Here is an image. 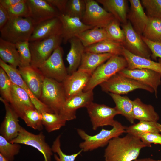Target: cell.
Returning a JSON list of instances; mask_svg holds the SVG:
<instances>
[{
  "mask_svg": "<svg viewBox=\"0 0 161 161\" xmlns=\"http://www.w3.org/2000/svg\"><path fill=\"white\" fill-rule=\"evenodd\" d=\"M150 147L140 138L127 133L123 137L111 139L104 153L105 161H133L137 159L141 149Z\"/></svg>",
  "mask_w": 161,
  "mask_h": 161,
  "instance_id": "1",
  "label": "cell"
},
{
  "mask_svg": "<svg viewBox=\"0 0 161 161\" xmlns=\"http://www.w3.org/2000/svg\"><path fill=\"white\" fill-rule=\"evenodd\" d=\"M112 127L110 130L102 128L99 132L94 135H89L82 129H77L78 134L84 140L79 144V148L83 151L86 152L103 147L107 145L112 139L126 133V126L117 121L115 120Z\"/></svg>",
  "mask_w": 161,
  "mask_h": 161,
  "instance_id": "2",
  "label": "cell"
},
{
  "mask_svg": "<svg viewBox=\"0 0 161 161\" xmlns=\"http://www.w3.org/2000/svg\"><path fill=\"white\" fill-rule=\"evenodd\" d=\"M35 27L29 17L10 18L6 24L0 29V38L14 44L29 41Z\"/></svg>",
  "mask_w": 161,
  "mask_h": 161,
  "instance_id": "3",
  "label": "cell"
},
{
  "mask_svg": "<svg viewBox=\"0 0 161 161\" xmlns=\"http://www.w3.org/2000/svg\"><path fill=\"white\" fill-rule=\"evenodd\" d=\"M127 66V62L123 56L113 55L95 70L83 91H92L96 86L107 81Z\"/></svg>",
  "mask_w": 161,
  "mask_h": 161,
  "instance_id": "4",
  "label": "cell"
},
{
  "mask_svg": "<svg viewBox=\"0 0 161 161\" xmlns=\"http://www.w3.org/2000/svg\"><path fill=\"white\" fill-rule=\"evenodd\" d=\"M39 99L54 113L59 114L66 100L62 82L45 77Z\"/></svg>",
  "mask_w": 161,
  "mask_h": 161,
  "instance_id": "5",
  "label": "cell"
},
{
  "mask_svg": "<svg viewBox=\"0 0 161 161\" xmlns=\"http://www.w3.org/2000/svg\"><path fill=\"white\" fill-rule=\"evenodd\" d=\"M102 90L106 92L121 95L128 93L137 89L154 92L150 86L134 79L126 77L118 72L101 84Z\"/></svg>",
  "mask_w": 161,
  "mask_h": 161,
  "instance_id": "6",
  "label": "cell"
},
{
  "mask_svg": "<svg viewBox=\"0 0 161 161\" xmlns=\"http://www.w3.org/2000/svg\"><path fill=\"white\" fill-rule=\"evenodd\" d=\"M62 42L61 35H55L42 40L29 42L31 55L30 65L38 68Z\"/></svg>",
  "mask_w": 161,
  "mask_h": 161,
  "instance_id": "7",
  "label": "cell"
},
{
  "mask_svg": "<svg viewBox=\"0 0 161 161\" xmlns=\"http://www.w3.org/2000/svg\"><path fill=\"white\" fill-rule=\"evenodd\" d=\"M63 51L61 46L38 68L44 76L62 82L68 75L63 59Z\"/></svg>",
  "mask_w": 161,
  "mask_h": 161,
  "instance_id": "8",
  "label": "cell"
},
{
  "mask_svg": "<svg viewBox=\"0 0 161 161\" xmlns=\"http://www.w3.org/2000/svg\"><path fill=\"white\" fill-rule=\"evenodd\" d=\"M86 108L94 130L99 127L107 126L113 127L115 121L114 117L120 114L115 107H111L93 102Z\"/></svg>",
  "mask_w": 161,
  "mask_h": 161,
  "instance_id": "9",
  "label": "cell"
},
{
  "mask_svg": "<svg viewBox=\"0 0 161 161\" xmlns=\"http://www.w3.org/2000/svg\"><path fill=\"white\" fill-rule=\"evenodd\" d=\"M86 10L81 21L94 27L105 28L114 18L113 16L94 0H85Z\"/></svg>",
  "mask_w": 161,
  "mask_h": 161,
  "instance_id": "10",
  "label": "cell"
},
{
  "mask_svg": "<svg viewBox=\"0 0 161 161\" xmlns=\"http://www.w3.org/2000/svg\"><path fill=\"white\" fill-rule=\"evenodd\" d=\"M124 34L122 44L124 48L132 54L151 59V53L143 40L141 36L134 30L130 22L121 24Z\"/></svg>",
  "mask_w": 161,
  "mask_h": 161,
  "instance_id": "11",
  "label": "cell"
},
{
  "mask_svg": "<svg viewBox=\"0 0 161 161\" xmlns=\"http://www.w3.org/2000/svg\"><path fill=\"white\" fill-rule=\"evenodd\" d=\"M42 132L35 134L27 131L21 126L17 136L11 141L12 143H17L31 146L36 149L43 155L44 161H51L52 151L45 141Z\"/></svg>",
  "mask_w": 161,
  "mask_h": 161,
  "instance_id": "12",
  "label": "cell"
},
{
  "mask_svg": "<svg viewBox=\"0 0 161 161\" xmlns=\"http://www.w3.org/2000/svg\"><path fill=\"white\" fill-rule=\"evenodd\" d=\"M30 18L34 24L37 25L46 20L58 17V10L47 0H26Z\"/></svg>",
  "mask_w": 161,
  "mask_h": 161,
  "instance_id": "13",
  "label": "cell"
},
{
  "mask_svg": "<svg viewBox=\"0 0 161 161\" xmlns=\"http://www.w3.org/2000/svg\"><path fill=\"white\" fill-rule=\"evenodd\" d=\"M92 91H83L66 100L59 114L66 121L76 118L77 110L86 107L93 102Z\"/></svg>",
  "mask_w": 161,
  "mask_h": 161,
  "instance_id": "14",
  "label": "cell"
},
{
  "mask_svg": "<svg viewBox=\"0 0 161 161\" xmlns=\"http://www.w3.org/2000/svg\"><path fill=\"white\" fill-rule=\"evenodd\" d=\"M118 73L120 75L148 86L154 90L157 97L158 88L161 84V73L147 69H130L124 68Z\"/></svg>",
  "mask_w": 161,
  "mask_h": 161,
  "instance_id": "15",
  "label": "cell"
},
{
  "mask_svg": "<svg viewBox=\"0 0 161 161\" xmlns=\"http://www.w3.org/2000/svg\"><path fill=\"white\" fill-rule=\"evenodd\" d=\"M0 100L4 106L6 112L1 125L0 133L10 142L17 136L21 129V126L19 123V117L8 102L1 97Z\"/></svg>",
  "mask_w": 161,
  "mask_h": 161,
  "instance_id": "16",
  "label": "cell"
},
{
  "mask_svg": "<svg viewBox=\"0 0 161 161\" xmlns=\"http://www.w3.org/2000/svg\"><path fill=\"white\" fill-rule=\"evenodd\" d=\"M0 66L5 71L13 83L21 87L26 92L37 110L41 113L44 112L54 113L34 95L23 80L17 69L5 63L1 59Z\"/></svg>",
  "mask_w": 161,
  "mask_h": 161,
  "instance_id": "17",
  "label": "cell"
},
{
  "mask_svg": "<svg viewBox=\"0 0 161 161\" xmlns=\"http://www.w3.org/2000/svg\"><path fill=\"white\" fill-rule=\"evenodd\" d=\"M58 17L62 23L61 35L64 44H67L71 38L93 28L86 24L78 18L71 17L65 14H60Z\"/></svg>",
  "mask_w": 161,
  "mask_h": 161,
  "instance_id": "18",
  "label": "cell"
},
{
  "mask_svg": "<svg viewBox=\"0 0 161 161\" xmlns=\"http://www.w3.org/2000/svg\"><path fill=\"white\" fill-rule=\"evenodd\" d=\"M91 76L86 72L78 70L68 75L62 82L66 100L83 92Z\"/></svg>",
  "mask_w": 161,
  "mask_h": 161,
  "instance_id": "19",
  "label": "cell"
},
{
  "mask_svg": "<svg viewBox=\"0 0 161 161\" xmlns=\"http://www.w3.org/2000/svg\"><path fill=\"white\" fill-rule=\"evenodd\" d=\"M62 25L58 17L44 21L35 27L29 42L40 41L58 35H61Z\"/></svg>",
  "mask_w": 161,
  "mask_h": 161,
  "instance_id": "20",
  "label": "cell"
},
{
  "mask_svg": "<svg viewBox=\"0 0 161 161\" xmlns=\"http://www.w3.org/2000/svg\"><path fill=\"white\" fill-rule=\"evenodd\" d=\"M18 69L29 88L39 99L45 77L38 68L30 65L27 66H19Z\"/></svg>",
  "mask_w": 161,
  "mask_h": 161,
  "instance_id": "21",
  "label": "cell"
},
{
  "mask_svg": "<svg viewBox=\"0 0 161 161\" xmlns=\"http://www.w3.org/2000/svg\"><path fill=\"white\" fill-rule=\"evenodd\" d=\"M130 6L127 18L135 30L141 36L148 23V17L145 12L139 0H129Z\"/></svg>",
  "mask_w": 161,
  "mask_h": 161,
  "instance_id": "22",
  "label": "cell"
},
{
  "mask_svg": "<svg viewBox=\"0 0 161 161\" xmlns=\"http://www.w3.org/2000/svg\"><path fill=\"white\" fill-rule=\"evenodd\" d=\"M9 103L19 117L21 119L25 111L35 109L26 92L13 82L11 99Z\"/></svg>",
  "mask_w": 161,
  "mask_h": 161,
  "instance_id": "23",
  "label": "cell"
},
{
  "mask_svg": "<svg viewBox=\"0 0 161 161\" xmlns=\"http://www.w3.org/2000/svg\"><path fill=\"white\" fill-rule=\"evenodd\" d=\"M123 56L127 62V68L129 69H147L161 73V58L159 59L158 62H155L151 59L134 55L124 48Z\"/></svg>",
  "mask_w": 161,
  "mask_h": 161,
  "instance_id": "24",
  "label": "cell"
},
{
  "mask_svg": "<svg viewBox=\"0 0 161 161\" xmlns=\"http://www.w3.org/2000/svg\"><path fill=\"white\" fill-rule=\"evenodd\" d=\"M69 42L70 44V49L66 59L69 64L67 70L69 75L78 70L85 52V47L76 37L71 38Z\"/></svg>",
  "mask_w": 161,
  "mask_h": 161,
  "instance_id": "25",
  "label": "cell"
},
{
  "mask_svg": "<svg viewBox=\"0 0 161 161\" xmlns=\"http://www.w3.org/2000/svg\"><path fill=\"white\" fill-rule=\"evenodd\" d=\"M113 55L109 53H96L88 52L83 53L80 64L78 70L86 72L91 75L100 65Z\"/></svg>",
  "mask_w": 161,
  "mask_h": 161,
  "instance_id": "26",
  "label": "cell"
},
{
  "mask_svg": "<svg viewBox=\"0 0 161 161\" xmlns=\"http://www.w3.org/2000/svg\"><path fill=\"white\" fill-rule=\"evenodd\" d=\"M102 4L104 8L111 13L122 24L128 21L129 10L128 1L126 0H96Z\"/></svg>",
  "mask_w": 161,
  "mask_h": 161,
  "instance_id": "27",
  "label": "cell"
},
{
  "mask_svg": "<svg viewBox=\"0 0 161 161\" xmlns=\"http://www.w3.org/2000/svg\"><path fill=\"white\" fill-rule=\"evenodd\" d=\"M133 114L135 120L139 121L157 122L160 117L153 106L143 103L137 98L133 101Z\"/></svg>",
  "mask_w": 161,
  "mask_h": 161,
  "instance_id": "28",
  "label": "cell"
},
{
  "mask_svg": "<svg viewBox=\"0 0 161 161\" xmlns=\"http://www.w3.org/2000/svg\"><path fill=\"white\" fill-rule=\"evenodd\" d=\"M0 59L6 63L17 69L20 64L19 55L15 44L5 41L0 38Z\"/></svg>",
  "mask_w": 161,
  "mask_h": 161,
  "instance_id": "29",
  "label": "cell"
},
{
  "mask_svg": "<svg viewBox=\"0 0 161 161\" xmlns=\"http://www.w3.org/2000/svg\"><path fill=\"white\" fill-rule=\"evenodd\" d=\"M123 48L122 43L107 40L85 47V52L96 53H109L123 56Z\"/></svg>",
  "mask_w": 161,
  "mask_h": 161,
  "instance_id": "30",
  "label": "cell"
},
{
  "mask_svg": "<svg viewBox=\"0 0 161 161\" xmlns=\"http://www.w3.org/2000/svg\"><path fill=\"white\" fill-rule=\"evenodd\" d=\"M76 37L80 40L85 47L104 40H111L105 28L98 27L87 30Z\"/></svg>",
  "mask_w": 161,
  "mask_h": 161,
  "instance_id": "31",
  "label": "cell"
},
{
  "mask_svg": "<svg viewBox=\"0 0 161 161\" xmlns=\"http://www.w3.org/2000/svg\"><path fill=\"white\" fill-rule=\"evenodd\" d=\"M115 104L120 114L124 116L131 124H134L135 119L133 114V101L126 96L109 93Z\"/></svg>",
  "mask_w": 161,
  "mask_h": 161,
  "instance_id": "32",
  "label": "cell"
},
{
  "mask_svg": "<svg viewBox=\"0 0 161 161\" xmlns=\"http://www.w3.org/2000/svg\"><path fill=\"white\" fill-rule=\"evenodd\" d=\"M126 133L139 137L148 133H161V124L157 122L139 121L137 123L126 126Z\"/></svg>",
  "mask_w": 161,
  "mask_h": 161,
  "instance_id": "33",
  "label": "cell"
},
{
  "mask_svg": "<svg viewBox=\"0 0 161 161\" xmlns=\"http://www.w3.org/2000/svg\"><path fill=\"white\" fill-rule=\"evenodd\" d=\"M142 36L150 41H161V19L148 16Z\"/></svg>",
  "mask_w": 161,
  "mask_h": 161,
  "instance_id": "34",
  "label": "cell"
},
{
  "mask_svg": "<svg viewBox=\"0 0 161 161\" xmlns=\"http://www.w3.org/2000/svg\"><path fill=\"white\" fill-rule=\"evenodd\" d=\"M41 114L43 125L48 132L59 130L66 125V121L59 114L44 112Z\"/></svg>",
  "mask_w": 161,
  "mask_h": 161,
  "instance_id": "35",
  "label": "cell"
},
{
  "mask_svg": "<svg viewBox=\"0 0 161 161\" xmlns=\"http://www.w3.org/2000/svg\"><path fill=\"white\" fill-rule=\"evenodd\" d=\"M42 119L41 113L36 109L25 111L21 118L27 126L39 131L43 128Z\"/></svg>",
  "mask_w": 161,
  "mask_h": 161,
  "instance_id": "36",
  "label": "cell"
},
{
  "mask_svg": "<svg viewBox=\"0 0 161 161\" xmlns=\"http://www.w3.org/2000/svg\"><path fill=\"white\" fill-rule=\"evenodd\" d=\"M19 144L12 143L1 135H0V154L7 161H13L14 156L19 152Z\"/></svg>",
  "mask_w": 161,
  "mask_h": 161,
  "instance_id": "37",
  "label": "cell"
},
{
  "mask_svg": "<svg viewBox=\"0 0 161 161\" xmlns=\"http://www.w3.org/2000/svg\"><path fill=\"white\" fill-rule=\"evenodd\" d=\"M86 7L85 0H68L65 14L82 19Z\"/></svg>",
  "mask_w": 161,
  "mask_h": 161,
  "instance_id": "38",
  "label": "cell"
},
{
  "mask_svg": "<svg viewBox=\"0 0 161 161\" xmlns=\"http://www.w3.org/2000/svg\"><path fill=\"white\" fill-rule=\"evenodd\" d=\"M120 22L115 18L105 28L111 40L123 44L124 39V32L120 27Z\"/></svg>",
  "mask_w": 161,
  "mask_h": 161,
  "instance_id": "39",
  "label": "cell"
},
{
  "mask_svg": "<svg viewBox=\"0 0 161 161\" xmlns=\"http://www.w3.org/2000/svg\"><path fill=\"white\" fill-rule=\"evenodd\" d=\"M12 82L5 71L0 67V91L1 97L10 103L11 99Z\"/></svg>",
  "mask_w": 161,
  "mask_h": 161,
  "instance_id": "40",
  "label": "cell"
},
{
  "mask_svg": "<svg viewBox=\"0 0 161 161\" xmlns=\"http://www.w3.org/2000/svg\"><path fill=\"white\" fill-rule=\"evenodd\" d=\"M61 135H58L53 142L51 149L53 152L56 153L59 157L56 154H54L55 159L56 161H75L77 157L83 151L80 150L76 153L71 155H67L64 153L61 148L60 138Z\"/></svg>",
  "mask_w": 161,
  "mask_h": 161,
  "instance_id": "41",
  "label": "cell"
},
{
  "mask_svg": "<svg viewBox=\"0 0 161 161\" xmlns=\"http://www.w3.org/2000/svg\"><path fill=\"white\" fill-rule=\"evenodd\" d=\"M15 45L20 56V64L19 66H30L31 62V55L29 41L19 42L16 43Z\"/></svg>",
  "mask_w": 161,
  "mask_h": 161,
  "instance_id": "42",
  "label": "cell"
},
{
  "mask_svg": "<svg viewBox=\"0 0 161 161\" xmlns=\"http://www.w3.org/2000/svg\"><path fill=\"white\" fill-rule=\"evenodd\" d=\"M148 16L161 19V0H141Z\"/></svg>",
  "mask_w": 161,
  "mask_h": 161,
  "instance_id": "43",
  "label": "cell"
},
{
  "mask_svg": "<svg viewBox=\"0 0 161 161\" xmlns=\"http://www.w3.org/2000/svg\"><path fill=\"white\" fill-rule=\"evenodd\" d=\"M6 10L10 18L29 17V10L26 0H22L20 2Z\"/></svg>",
  "mask_w": 161,
  "mask_h": 161,
  "instance_id": "44",
  "label": "cell"
},
{
  "mask_svg": "<svg viewBox=\"0 0 161 161\" xmlns=\"http://www.w3.org/2000/svg\"><path fill=\"white\" fill-rule=\"evenodd\" d=\"M141 37L151 52V58L154 60H156L158 57L161 58V41H153L142 36Z\"/></svg>",
  "mask_w": 161,
  "mask_h": 161,
  "instance_id": "45",
  "label": "cell"
},
{
  "mask_svg": "<svg viewBox=\"0 0 161 161\" xmlns=\"http://www.w3.org/2000/svg\"><path fill=\"white\" fill-rule=\"evenodd\" d=\"M138 137L150 147L152 143L161 144V134L159 133H146L140 135Z\"/></svg>",
  "mask_w": 161,
  "mask_h": 161,
  "instance_id": "46",
  "label": "cell"
},
{
  "mask_svg": "<svg viewBox=\"0 0 161 161\" xmlns=\"http://www.w3.org/2000/svg\"><path fill=\"white\" fill-rule=\"evenodd\" d=\"M55 7L60 14H65L68 0H47Z\"/></svg>",
  "mask_w": 161,
  "mask_h": 161,
  "instance_id": "47",
  "label": "cell"
},
{
  "mask_svg": "<svg viewBox=\"0 0 161 161\" xmlns=\"http://www.w3.org/2000/svg\"><path fill=\"white\" fill-rule=\"evenodd\" d=\"M9 19L7 10L0 4V29L6 24Z\"/></svg>",
  "mask_w": 161,
  "mask_h": 161,
  "instance_id": "48",
  "label": "cell"
},
{
  "mask_svg": "<svg viewBox=\"0 0 161 161\" xmlns=\"http://www.w3.org/2000/svg\"><path fill=\"white\" fill-rule=\"evenodd\" d=\"M22 1V0H0V4L7 9L20 2Z\"/></svg>",
  "mask_w": 161,
  "mask_h": 161,
  "instance_id": "49",
  "label": "cell"
},
{
  "mask_svg": "<svg viewBox=\"0 0 161 161\" xmlns=\"http://www.w3.org/2000/svg\"><path fill=\"white\" fill-rule=\"evenodd\" d=\"M133 161H161V160H155L150 158L137 159Z\"/></svg>",
  "mask_w": 161,
  "mask_h": 161,
  "instance_id": "50",
  "label": "cell"
},
{
  "mask_svg": "<svg viewBox=\"0 0 161 161\" xmlns=\"http://www.w3.org/2000/svg\"><path fill=\"white\" fill-rule=\"evenodd\" d=\"M0 161H7L1 154H0Z\"/></svg>",
  "mask_w": 161,
  "mask_h": 161,
  "instance_id": "51",
  "label": "cell"
}]
</instances>
